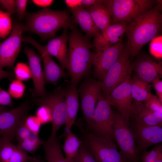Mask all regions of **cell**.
<instances>
[{"instance_id": "1", "label": "cell", "mask_w": 162, "mask_h": 162, "mask_svg": "<svg viewBox=\"0 0 162 162\" xmlns=\"http://www.w3.org/2000/svg\"><path fill=\"white\" fill-rule=\"evenodd\" d=\"M70 29L65 68L70 77V83L76 86L93 66L95 53L91 50L93 46L89 38L83 36L74 26Z\"/></svg>"}, {"instance_id": "2", "label": "cell", "mask_w": 162, "mask_h": 162, "mask_svg": "<svg viewBox=\"0 0 162 162\" xmlns=\"http://www.w3.org/2000/svg\"><path fill=\"white\" fill-rule=\"evenodd\" d=\"M161 1L156 5L128 24L126 30L127 46L130 56L138 55L146 44L157 36L162 24Z\"/></svg>"}, {"instance_id": "3", "label": "cell", "mask_w": 162, "mask_h": 162, "mask_svg": "<svg viewBox=\"0 0 162 162\" xmlns=\"http://www.w3.org/2000/svg\"><path fill=\"white\" fill-rule=\"evenodd\" d=\"M74 23L67 11L46 8L27 15L24 31L35 33L45 41L53 38L60 28H70Z\"/></svg>"}, {"instance_id": "4", "label": "cell", "mask_w": 162, "mask_h": 162, "mask_svg": "<svg viewBox=\"0 0 162 162\" xmlns=\"http://www.w3.org/2000/svg\"><path fill=\"white\" fill-rule=\"evenodd\" d=\"M157 3L154 0H105L102 5L108 10L112 24H128L152 8Z\"/></svg>"}, {"instance_id": "5", "label": "cell", "mask_w": 162, "mask_h": 162, "mask_svg": "<svg viewBox=\"0 0 162 162\" xmlns=\"http://www.w3.org/2000/svg\"><path fill=\"white\" fill-rule=\"evenodd\" d=\"M113 130L114 140L119 152L127 162H138V155L134 135L127 122L119 112H114Z\"/></svg>"}, {"instance_id": "6", "label": "cell", "mask_w": 162, "mask_h": 162, "mask_svg": "<svg viewBox=\"0 0 162 162\" xmlns=\"http://www.w3.org/2000/svg\"><path fill=\"white\" fill-rule=\"evenodd\" d=\"M64 87L57 88L53 92L47 93L44 97L33 100V102L36 105L45 106L50 111L52 117V130L48 138L50 140L57 138L58 130L65 123L66 121L67 106L64 93Z\"/></svg>"}, {"instance_id": "7", "label": "cell", "mask_w": 162, "mask_h": 162, "mask_svg": "<svg viewBox=\"0 0 162 162\" xmlns=\"http://www.w3.org/2000/svg\"><path fill=\"white\" fill-rule=\"evenodd\" d=\"M78 127L85 138L84 142L97 162H127L117 148L113 140L105 139Z\"/></svg>"}, {"instance_id": "8", "label": "cell", "mask_w": 162, "mask_h": 162, "mask_svg": "<svg viewBox=\"0 0 162 162\" xmlns=\"http://www.w3.org/2000/svg\"><path fill=\"white\" fill-rule=\"evenodd\" d=\"M114 112L111 106L101 93L92 118L87 126L89 132L105 139L114 140L113 130Z\"/></svg>"}, {"instance_id": "9", "label": "cell", "mask_w": 162, "mask_h": 162, "mask_svg": "<svg viewBox=\"0 0 162 162\" xmlns=\"http://www.w3.org/2000/svg\"><path fill=\"white\" fill-rule=\"evenodd\" d=\"M130 54L127 46L124 47L119 58L111 66L104 80L101 81V90L105 95L111 91L131 73Z\"/></svg>"}, {"instance_id": "10", "label": "cell", "mask_w": 162, "mask_h": 162, "mask_svg": "<svg viewBox=\"0 0 162 162\" xmlns=\"http://www.w3.org/2000/svg\"><path fill=\"white\" fill-rule=\"evenodd\" d=\"M31 107L27 101L17 107L0 112V136L10 141L13 140L16 129L27 117Z\"/></svg>"}, {"instance_id": "11", "label": "cell", "mask_w": 162, "mask_h": 162, "mask_svg": "<svg viewBox=\"0 0 162 162\" xmlns=\"http://www.w3.org/2000/svg\"><path fill=\"white\" fill-rule=\"evenodd\" d=\"M24 31L23 24L15 22L8 37L0 42V68L13 66L20 50Z\"/></svg>"}, {"instance_id": "12", "label": "cell", "mask_w": 162, "mask_h": 162, "mask_svg": "<svg viewBox=\"0 0 162 162\" xmlns=\"http://www.w3.org/2000/svg\"><path fill=\"white\" fill-rule=\"evenodd\" d=\"M101 90V81L89 78L85 80L77 90L80 94L81 108L87 126L100 98Z\"/></svg>"}, {"instance_id": "13", "label": "cell", "mask_w": 162, "mask_h": 162, "mask_svg": "<svg viewBox=\"0 0 162 162\" xmlns=\"http://www.w3.org/2000/svg\"><path fill=\"white\" fill-rule=\"evenodd\" d=\"M131 74L104 97L111 106H113L126 121L129 122V114L132 104L130 81Z\"/></svg>"}, {"instance_id": "14", "label": "cell", "mask_w": 162, "mask_h": 162, "mask_svg": "<svg viewBox=\"0 0 162 162\" xmlns=\"http://www.w3.org/2000/svg\"><path fill=\"white\" fill-rule=\"evenodd\" d=\"M124 46L122 42L96 50L93 66L96 77L101 81L108 70L121 55Z\"/></svg>"}, {"instance_id": "15", "label": "cell", "mask_w": 162, "mask_h": 162, "mask_svg": "<svg viewBox=\"0 0 162 162\" xmlns=\"http://www.w3.org/2000/svg\"><path fill=\"white\" fill-rule=\"evenodd\" d=\"M22 41L31 44L40 53L43 62V73L45 83H50L56 86L60 79L67 76L68 75L64 69L56 63L44 46L29 36L23 37Z\"/></svg>"}, {"instance_id": "16", "label": "cell", "mask_w": 162, "mask_h": 162, "mask_svg": "<svg viewBox=\"0 0 162 162\" xmlns=\"http://www.w3.org/2000/svg\"><path fill=\"white\" fill-rule=\"evenodd\" d=\"M131 123L139 154L162 142V126Z\"/></svg>"}, {"instance_id": "17", "label": "cell", "mask_w": 162, "mask_h": 162, "mask_svg": "<svg viewBox=\"0 0 162 162\" xmlns=\"http://www.w3.org/2000/svg\"><path fill=\"white\" fill-rule=\"evenodd\" d=\"M24 52L28 60L34 85V88L31 90L32 95L35 97H44L47 93L45 87V83L40 58L32 49L28 46H25Z\"/></svg>"}, {"instance_id": "18", "label": "cell", "mask_w": 162, "mask_h": 162, "mask_svg": "<svg viewBox=\"0 0 162 162\" xmlns=\"http://www.w3.org/2000/svg\"><path fill=\"white\" fill-rule=\"evenodd\" d=\"M131 65L132 70H134L138 77L149 84L162 76L161 62H157L148 56L139 57Z\"/></svg>"}, {"instance_id": "19", "label": "cell", "mask_w": 162, "mask_h": 162, "mask_svg": "<svg viewBox=\"0 0 162 162\" xmlns=\"http://www.w3.org/2000/svg\"><path fill=\"white\" fill-rule=\"evenodd\" d=\"M131 122L145 125L162 126V114L154 112L144 103L134 100L130 109L129 120Z\"/></svg>"}, {"instance_id": "20", "label": "cell", "mask_w": 162, "mask_h": 162, "mask_svg": "<svg viewBox=\"0 0 162 162\" xmlns=\"http://www.w3.org/2000/svg\"><path fill=\"white\" fill-rule=\"evenodd\" d=\"M128 24L125 23L112 24L104 32L100 33L94 38L93 45L96 50L122 42Z\"/></svg>"}, {"instance_id": "21", "label": "cell", "mask_w": 162, "mask_h": 162, "mask_svg": "<svg viewBox=\"0 0 162 162\" xmlns=\"http://www.w3.org/2000/svg\"><path fill=\"white\" fill-rule=\"evenodd\" d=\"M64 95L67 106V118L65 131L63 134L66 135L70 131L74 124L79 108L78 92L75 86L71 83L64 87Z\"/></svg>"}, {"instance_id": "22", "label": "cell", "mask_w": 162, "mask_h": 162, "mask_svg": "<svg viewBox=\"0 0 162 162\" xmlns=\"http://www.w3.org/2000/svg\"><path fill=\"white\" fill-rule=\"evenodd\" d=\"M74 23L78 24L86 34L85 35L90 38H95L100 34V31L95 24L88 10L79 6L70 9Z\"/></svg>"}, {"instance_id": "23", "label": "cell", "mask_w": 162, "mask_h": 162, "mask_svg": "<svg viewBox=\"0 0 162 162\" xmlns=\"http://www.w3.org/2000/svg\"><path fill=\"white\" fill-rule=\"evenodd\" d=\"M68 28H64L60 36L52 38L44 46L48 53L58 60L64 69L65 68L68 55L67 44L68 40Z\"/></svg>"}, {"instance_id": "24", "label": "cell", "mask_w": 162, "mask_h": 162, "mask_svg": "<svg viewBox=\"0 0 162 162\" xmlns=\"http://www.w3.org/2000/svg\"><path fill=\"white\" fill-rule=\"evenodd\" d=\"M98 29L103 32L112 24V19L108 9L101 4H96L87 8Z\"/></svg>"}, {"instance_id": "25", "label": "cell", "mask_w": 162, "mask_h": 162, "mask_svg": "<svg viewBox=\"0 0 162 162\" xmlns=\"http://www.w3.org/2000/svg\"><path fill=\"white\" fill-rule=\"evenodd\" d=\"M130 86L132 96L135 100L140 102L145 101L152 94L151 85L137 75L131 78Z\"/></svg>"}, {"instance_id": "26", "label": "cell", "mask_w": 162, "mask_h": 162, "mask_svg": "<svg viewBox=\"0 0 162 162\" xmlns=\"http://www.w3.org/2000/svg\"><path fill=\"white\" fill-rule=\"evenodd\" d=\"M42 145L45 152V158L47 162H68L62 152L57 138L48 139Z\"/></svg>"}, {"instance_id": "27", "label": "cell", "mask_w": 162, "mask_h": 162, "mask_svg": "<svg viewBox=\"0 0 162 162\" xmlns=\"http://www.w3.org/2000/svg\"><path fill=\"white\" fill-rule=\"evenodd\" d=\"M62 149L68 162H74L75 158L83 142L76 134L69 132L66 135Z\"/></svg>"}, {"instance_id": "28", "label": "cell", "mask_w": 162, "mask_h": 162, "mask_svg": "<svg viewBox=\"0 0 162 162\" xmlns=\"http://www.w3.org/2000/svg\"><path fill=\"white\" fill-rule=\"evenodd\" d=\"M18 142V147L27 152L34 154L44 141L40 140L38 135L32 133L28 138Z\"/></svg>"}, {"instance_id": "29", "label": "cell", "mask_w": 162, "mask_h": 162, "mask_svg": "<svg viewBox=\"0 0 162 162\" xmlns=\"http://www.w3.org/2000/svg\"><path fill=\"white\" fill-rule=\"evenodd\" d=\"M16 146L2 137L0 142V162H9Z\"/></svg>"}, {"instance_id": "30", "label": "cell", "mask_w": 162, "mask_h": 162, "mask_svg": "<svg viewBox=\"0 0 162 162\" xmlns=\"http://www.w3.org/2000/svg\"><path fill=\"white\" fill-rule=\"evenodd\" d=\"M11 14L0 10V37L5 38L12 28Z\"/></svg>"}, {"instance_id": "31", "label": "cell", "mask_w": 162, "mask_h": 162, "mask_svg": "<svg viewBox=\"0 0 162 162\" xmlns=\"http://www.w3.org/2000/svg\"><path fill=\"white\" fill-rule=\"evenodd\" d=\"M14 74L16 79L21 81H27L32 77L29 66L22 62L17 64L14 68Z\"/></svg>"}, {"instance_id": "32", "label": "cell", "mask_w": 162, "mask_h": 162, "mask_svg": "<svg viewBox=\"0 0 162 162\" xmlns=\"http://www.w3.org/2000/svg\"><path fill=\"white\" fill-rule=\"evenodd\" d=\"M26 86L21 81L17 79L13 80L8 87V92L11 97L16 99L21 98L26 89Z\"/></svg>"}, {"instance_id": "33", "label": "cell", "mask_w": 162, "mask_h": 162, "mask_svg": "<svg viewBox=\"0 0 162 162\" xmlns=\"http://www.w3.org/2000/svg\"><path fill=\"white\" fill-rule=\"evenodd\" d=\"M74 162H97L94 157L83 142L75 158Z\"/></svg>"}, {"instance_id": "34", "label": "cell", "mask_w": 162, "mask_h": 162, "mask_svg": "<svg viewBox=\"0 0 162 162\" xmlns=\"http://www.w3.org/2000/svg\"><path fill=\"white\" fill-rule=\"evenodd\" d=\"M162 37L157 36L151 40L149 50L151 54L158 59L161 58L162 57Z\"/></svg>"}, {"instance_id": "35", "label": "cell", "mask_w": 162, "mask_h": 162, "mask_svg": "<svg viewBox=\"0 0 162 162\" xmlns=\"http://www.w3.org/2000/svg\"><path fill=\"white\" fill-rule=\"evenodd\" d=\"M36 116L42 124L52 122V117L50 111L47 107L40 106L36 112Z\"/></svg>"}, {"instance_id": "36", "label": "cell", "mask_w": 162, "mask_h": 162, "mask_svg": "<svg viewBox=\"0 0 162 162\" xmlns=\"http://www.w3.org/2000/svg\"><path fill=\"white\" fill-rule=\"evenodd\" d=\"M144 104L146 107L152 111L162 114V103L160 101L157 96L152 94Z\"/></svg>"}, {"instance_id": "37", "label": "cell", "mask_w": 162, "mask_h": 162, "mask_svg": "<svg viewBox=\"0 0 162 162\" xmlns=\"http://www.w3.org/2000/svg\"><path fill=\"white\" fill-rule=\"evenodd\" d=\"M162 148V144L159 143L149 151L143 152L141 155L142 162H156L158 153Z\"/></svg>"}, {"instance_id": "38", "label": "cell", "mask_w": 162, "mask_h": 162, "mask_svg": "<svg viewBox=\"0 0 162 162\" xmlns=\"http://www.w3.org/2000/svg\"><path fill=\"white\" fill-rule=\"evenodd\" d=\"M25 124L32 133L36 135H38L42 124L36 116L27 117Z\"/></svg>"}, {"instance_id": "39", "label": "cell", "mask_w": 162, "mask_h": 162, "mask_svg": "<svg viewBox=\"0 0 162 162\" xmlns=\"http://www.w3.org/2000/svg\"><path fill=\"white\" fill-rule=\"evenodd\" d=\"M32 158L27 152L16 146L9 162H30Z\"/></svg>"}, {"instance_id": "40", "label": "cell", "mask_w": 162, "mask_h": 162, "mask_svg": "<svg viewBox=\"0 0 162 162\" xmlns=\"http://www.w3.org/2000/svg\"><path fill=\"white\" fill-rule=\"evenodd\" d=\"M31 133L25 125L24 122L21 124L16 129L15 136L18 142L28 138Z\"/></svg>"}, {"instance_id": "41", "label": "cell", "mask_w": 162, "mask_h": 162, "mask_svg": "<svg viewBox=\"0 0 162 162\" xmlns=\"http://www.w3.org/2000/svg\"><path fill=\"white\" fill-rule=\"evenodd\" d=\"M28 2L27 0H15L16 10L18 20L21 21L26 15V9Z\"/></svg>"}, {"instance_id": "42", "label": "cell", "mask_w": 162, "mask_h": 162, "mask_svg": "<svg viewBox=\"0 0 162 162\" xmlns=\"http://www.w3.org/2000/svg\"><path fill=\"white\" fill-rule=\"evenodd\" d=\"M0 5L10 14H13L16 12L15 0H0Z\"/></svg>"}, {"instance_id": "43", "label": "cell", "mask_w": 162, "mask_h": 162, "mask_svg": "<svg viewBox=\"0 0 162 162\" xmlns=\"http://www.w3.org/2000/svg\"><path fill=\"white\" fill-rule=\"evenodd\" d=\"M12 103V99L8 92L3 90L0 87V105L10 106Z\"/></svg>"}, {"instance_id": "44", "label": "cell", "mask_w": 162, "mask_h": 162, "mask_svg": "<svg viewBox=\"0 0 162 162\" xmlns=\"http://www.w3.org/2000/svg\"><path fill=\"white\" fill-rule=\"evenodd\" d=\"M152 86L156 91L157 97L162 103V81L160 78L155 79L152 82Z\"/></svg>"}, {"instance_id": "45", "label": "cell", "mask_w": 162, "mask_h": 162, "mask_svg": "<svg viewBox=\"0 0 162 162\" xmlns=\"http://www.w3.org/2000/svg\"><path fill=\"white\" fill-rule=\"evenodd\" d=\"M103 0H80V6L87 8L92 5L101 4Z\"/></svg>"}, {"instance_id": "46", "label": "cell", "mask_w": 162, "mask_h": 162, "mask_svg": "<svg viewBox=\"0 0 162 162\" xmlns=\"http://www.w3.org/2000/svg\"><path fill=\"white\" fill-rule=\"evenodd\" d=\"M54 2L51 0H33V3L37 6L45 7L50 5Z\"/></svg>"}, {"instance_id": "47", "label": "cell", "mask_w": 162, "mask_h": 162, "mask_svg": "<svg viewBox=\"0 0 162 162\" xmlns=\"http://www.w3.org/2000/svg\"><path fill=\"white\" fill-rule=\"evenodd\" d=\"M14 76V74L12 72L4 70L2 68H0V80L5 78L11 80Z\"/></svg>"}, {"instance_id": "48", "label": "cell", "mask_w": 162, "mask_h": 162, "mask_svg": "<svg viewBox=\"0 0 162 162\" xmlns=\"http://www.w3.org/2000/svg\"><path fill=\"white\" fill-rule=\"evenodd\" d=\"M64 2L70 9L81 6L80 0H65Z\"/></svg>"}, {"instance_id": "49", "label": "cell", "mask_w": 162, "mask_h": 162, "mask_svg": "<svg viewBox=\"0 0 162 162\" xmlns=\"http://www.w3.org/2000/svg\"><path fill=\"white\" fill-rule=\"evenodd\" d=\"M156 162H162V148L159 150L158 153Z\"/></svg>"}, {"instance_id": "50", "label": "cell", "mask_w": 162, "mask_h": 162, "mask_svg": "<svg viewBox=\"0 0 162 162\" xmlns=\"http://www.w3.org/2000/svg\"><path fill=\"white\" fill-rule=\"evenodd\" d=\"M30 162H42V160L36 157H32Z\"/></svg>"}, {"instance_id": "51", "label": "cell", "mask_w": 162, "mask_h": 162, "mask_svg": "<svg viewBox=\"0 0 162 162\" xmlns=\"http://www.w3.org/2000/svg\"><path fill=\"white\" fill-rule=\"evenodd\" d=\"M6 109L7 108L5 106L0 105V112Z\"/></svg>"}, {"instance_id": "52", "label": "cell", "mask_w": 162, "mask_h": 162, "mask_svg": "<svg viewBox=\"0 0 162 162\" xmlns=\"http://www.w3.org/2000/svg\"><path fill=\"white\" fill-rule=\"evenodd\" d=\"M2 137L0 136V142L2 139Z\"/></svg>"}]
</instances>
